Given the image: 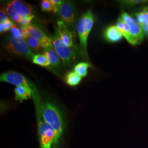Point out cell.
Wrapping results in <instances>:
<instances>
[{
    "label": "cell",
    "mask_w": 148,
    "mask_h": 148,
    "mask_svg": "<svg viewBox=\"0 0 148 148\" xmlns=\"http://www.w3.org/2000/svg\"><path fill=\"white\" fill-rule=\"evenodd\" d=\"M41 112L45 121L53 128L55 133L53 148H59L64 131V122L63 116L58 107L48 99H42L40 101Z\"/></svg>",
    "instance_id": "6da1fadb"
},
{
    "label": "cell",
    "mask_w": 148,
    "mask_h": 148,
    "mask_svg": "<svg viewBox=\"0 0 148 148\" xmlns=\"http://www.w3.org/2000/svg\"><path fill=\"white\" fill-rule=\"evenodd\" d=\"M32 97L34 100L36 110L40 148H53L55 133L53 128L45 121L43 119L40 105L41 97L35 87L32 89Z\"/></svg>",
    "instance_id": "7a4b0ae2"
},
{
    "label": "cell",
    "mask_w": 148,
    "mask_h": 148,
    "mask_svg": "<svg viewBox=\"0 0 148 148\" xmlns=\"http://www.w3.org/2000/svg\"><path fill=\"white\" fill-rule=\"evenodd\" d=\"M128 42L136 46L142 41L144 32L137 19L125 12H123L116 25Z\"/></svg>",
    "instance_id": "3957f363"
},
{
    "label": "cell",
    "mask_w": 148,
    "mask_h": 148,
    "mask_svg": "<svg viewBox=\"0 0 148 148\" xmlns=\"http://www.w3.org/2000/svg\"><path fill=\"white\" fill-rule=\"evenodd\" d=\"M94 16L88 11L84 13L78 21L76 29L79 38L81 51L84 58L87 59V39L94 24Z\"/></svg>",
    "instance_id": "277c9868"
},
{
    "label": "cell",
    "mask_w": 148,
    "mask_h": 148,
    "mask_svg": "<svg viewBox=\"0 0 148 148\" xmlns=\"http://www.w3.org/2000/svg\"><path fill=\"white\" fill-rule=\"evenodd\" d=\"M51 39L55 51L65 64L70 65L73 63L76 58L75 52L73 47H70L64 44L57 28H56V32L51 36Z\"/></svg>",
    "instance_id": "5b68a950"
},
{
    "label": "cell",
    "mask_w": 148,
    "mask_h": 148,
    "mask_svg": "<svg viewBox=\"0 0 148 148\" xmlns=\"http://www.w3.org/2000/svg\"><path fill=\"white\" fill-rule=\"evenodd\" d=\"M6 48L10 53L24 56L32 59L35 55L29 48L24 39L21 37L16 38L12 35L8 38V42Z\"/></svg>",
    "instance_id": "8992f818"
},
{
    "label": "cell",
    "mask_w": 148,
    "mask_h": 148,
    "mask_svg": "<svg viewBox=\"0 0 148 148\" xmlns=\"http://www.w3.org/2000/svg\"><path fill=\"white\" fill-rule=\"evenodd\" d=\"M1 81L5 82L16 87L20 86H24L30 87L32 88L34 85L28 81L27 79L22 74H19L15 71H8L4 74H1L0 76Z\"/></svg>",
    "instance_id": "52a82bcc"
},
{
    "label": "cell",
    "mask_w": 148,
    "mask_h": 148,
    "mask_svg": "<svg viewBox=\"0 0 148 148\" xmlns=\"http://www.w3.org/2000/svg\"><path fill=\"white\" fill-rule=\"evenodd\" d=\"M59 14L62 21L66 24L71 25L75 21L74 6L69 2H64L59 10Z\"/></svg>",
    "instance_id": "ba28073f"
},
{
    "label": "cell",
    "mask_w": 148,
    "mask_h": 148,
    "mask_svg": "<svg viewBox=\"0 0 148 148\" xmlns=\"http://www.w3.org/2000/svg\"><path fill=\"white\" fill-rule=\"evenodd\" d=\"M58 30L64 44L70 47H73L74 44V32L70 31L66 24L63 21H57Z\"/></svg>",
    "instance_id": "9c48e42d"
},
{
    "label": "cell",
    "mask_w": 148,
    "mask_h": 148,
    "mask_svg": "<svg viewBox=\"0 0 148 148\" xmlns=\"http://www.w3.org/2000/svg\"><path fill=\"white\" fill-rule=\"evenodd\" d=\"M12 3L16 12L21 16V18L33 14L32 6L26 2L19 0H14L12 2Z\"/></svg>",
    "instance_id": "30bf717a"
},
{
    "label": "cell",
    "mask_w": 148,
    "mask_h": 148,
    "mask_svg": "<svg viewBox=\"0 0 148 148\" xmlns=\"http://www.w3.org/2000/svg\"><path fill=\"white\" fill-rule=\"evenodd\" d=\"M15 99L20 102L30 99L32 96V90L30 87L20 86L14 89Z\"/></svg>",
    "instance_id": "8fae6325"
},
{
    "label": "cell",
    "mask_w": 148,
    "mask_h": 148,
    "mask_svg": "<svg viewBox=\"0 0 148 148\" xmlns=\"http://www.w3.org/2000/svg\"><path fill=\"white\" fill-rule=\"evenodd\" d=\"M104 37L109 42H117L120 41L123 36L116 25H111L106 29Z\"/></svg>",
    "instance_id": "7c38bea8"
},
{
    "label": "cell",
    "mask_w": 148,
    "mask_h": 148,
    "mask_svg": "<svg viewBox=\"0 0 148 148\" xmlns=\"http://www.w3.org/2000/svg\"><path fill=\"white\" fill-rule=\"evenodd\" d=\"M135 16L144 33L148 36V7L143 8L142 10L137 12Z\"/></svg>",
    "instance_id": "4fadbf2b"
},
{
    "label": "cell",
    "mask_w": 148,
    "mask_h": 148,
    "mask_svg": "<svg viewBox=\"0 0 148 148\" xmlns=\"http://www.w3.org/2000/svg\"><path fill=\"white\" fill-rule=\"evenodd\" d=\"M29 36L35 38L40 42L48 36L37 25L31 24L29 26L24 27Z\"/></svg>",
    "instance_id": "5bb4252c"
},
{
    "label": "cell",
    "mask_w": 148,
    "mask_h": 148,
    "mask_svg": "<svg viewBox=\"0 0 148 148\" xmlns=\"http://www.w3.org/2000/svg\"><path fill=\"white\" fill-rule=\"evenodd\" d=\"M44 53L48 59L50 65L54 68L59 67L60 63L59 59L60 57L53 47L45 49Z\"/></svg>",
    "instance_id": "9a60e30c"
},
{
    "label": "cell",
    "mask_w": 148,
    "mask_h": 148,
    "mask_svg": "<svg viewBox=\"0 0 148 148\" xmlns=\"http://www.w3.org/2000/svg\"><path fill=\"white\" fill-rule=\"evenodd\" d=\"M25 40L27 46L35 52L41 53L45 52V49L43 48L41 43L35 38L29 36Z\"/></svg>",
    "instance_id": "2e32d148"
},
{
    "label": "cell",
    "mask_w": 148,
    "mask_h": 148,
    "mask_svg": "<svg viewBox=\"0 0 148 148\" xmlns=\"http://www.w3.org/2000/svg\"><path fill=\"white\" fill-rule=\"evenodd\" d=\"M81 77L75 71L70 72L66 77V82L68 85L71 86H75L79 85L81 81Z\"/></svg>",
    "instance_id": "e0dca14e"
},
{
    "label": "cell",
    "mask_w": 148,
    "mask_h": 148,
    "mask_svg": "<svg viewBox=\"0 0 148 148\" xmlns=\"http://www.w3.org/2000/svg\"><path fill=\"white\" fill-rule=\"evenodd\" d=\"M5 10L8 14L10 16L11 18L13 21H16V23L20 24L21 21V16H20L16 11L14 8V6L12 3H9L5 8Z\"/></svg>",
    "instance_id": "ac0fdd59"
},
{
    "label": "cell",
    "mask_w": 148,
    "mask_h": 148,
    "mask_svg": "<svg viewBox=\"0 0 148 148\" xmlns=\"http://www.w3.org/2000/svg\"><path fill=\"white\" fill-rule=\"evenodd\" d=\"M91 66V65L89 63H79L75 66L74 71L80 77H84L87 75V69Z\"/></svg>",
    "instance_id": "d6986e66"
},
{
    "label": "cell",
    "mask_w": 148,
    "mask_h": 148,
    "mask_svg": "<svg viewBox=\"0 0 148 148\" xmlns=\"http://www.w3.org/2000/svg\"><path fill=\"white\" fill-rule=\"evenodd\" d=\"M41 10L43 12H52L57 13L59 11V8L54 5L51 0H43L41 2Z\"/></svg>",
    "instance_id": "ffe728a7"
},
{
    "label": "cell",
    "mask_w": 148,
    "mask_h": 148,
    "mask_svg": "<svg viewBox=\"0 0 148 148\" xmlns=\"http://www.w3.org/2000/svg\"><path fill=\"white\" fill-rule=\"evenodd\" d=\"M33 63L41 66H48L50 65L49 62L45 54H36L32 58Z\"/></svg>",
    "instance_id": "44dd1931"
},
{
    "label": "cell",
    "mask_w": 148,
    "mask_h": 148,
    "mask_svg": "<svg viewBox=\"0 0 148 148\" xmlns=\"http://www.w3.org/2000/svg\"><path fill=\"white\" fill-rule=\"evenodd\" d=\"M35 15L32 14V16H27L24 18H22L21 21L20 23V24L22 27H27L30 25V23L32 20L35 18Z\"/></svg>",
    "instance_id": "7402d4cb"
},
{
    "label": "cell",
    "mask_w": 148,
    "mask_h": 148,
    "mask_svg": "<svg viewBox=\"0 0 148 148\" xmlns=\"http://www.w3.org/2000/svg\"><path fill=\"white\" fill-rule=\"evenodd\" d=\"M3 25V30H4V32H7L9 30L11 29L13 25V22L11 21L10 19H8L7 21H5L3 23H2Z\"/></svg>",
    "instance_id": "603a6c76"
},
{
    "label": "cell",
    "mask_w": 148,
    "mask_h": 148,
    "mask_svg": "<svg viewBox=\"0 0 148 148\" xmlns=\"http://www.w3.org/2000/svg\"><path fill=\"white\" fill-rule=\"evenodd\" d=\"M11 32L12 33V35L16 38L21 37V35H20V32H19V28H18L16 27V25L13 24V26L11 28Z\"/></svg>",
    "instance_id": "cb8c5ba5"
},
{
    "label": "cell",
    "mask_w": 148,
    "mask_h": 148,
    "mask_svg": "<svg viewBox=\"0 0 148 148\" xmlns=\"http://www.w3.org/2000/svg\"><path fill=\"white\" fill-rule=\"evenodd\" d=\"M8 19V17L5 11L1 10L0 11V21L1 23H3Z\"/></svg>",
    "instance_id": "d4e9b609"
},
{
    "label": "cell",
    "mask_w": 148,
    "mask_h": 148,
    "mask_svg": "<svg viewBox=\"0 0 148 148\" xmlns=\"http://www.w3.org/2000/svg\"><path fill=\"white\" fill-rule=\"evenodd\" d=\"M147 1H122V3L126 4L128 5H134L137 4H139V3H143Z\"/></svg>",
    "instance_id": "484cf974"
},
{
    "label": "cell",
    "mask_w": 148,
    "mask_h": 148,
    "mask_svg": "<svg viewBox=\"0 0 148 148\" xmlns=\"http://www.w3.org/2000/svg\"><path fill=\"white\" fill-rule=\"evenodd\" d=\"M19 32H20V35L21 38L25 40L29 36L27 34V30L24 27H19Z\"/></svg>",
    "instance_id": "4316f807"
},
{
    "label": "cell",
    "mask_w": 148,
    "mask_h": 148,
    "mask_svg": "<svg viewBox=\"0 0 148 148\" xmlns=\"http://www.w3.org/2000/svg\"><path fill=\"white\" fill-rule=\"evenodd\" d=\"M51 1L54 5L58 7L59 8H60V7L63 3L64 2V1H61V0H51Z\"/></svg>",
    "instance_id": "83f0119b"
},
{
    "label": "cell",
    "mask_w": 148,
    "mask_h": 148,
    "mask_svg": "<svg viewBox=\"0 0 148 148\" xmlns=\"http://www.w3.org/2000/svg\"><path fill=\"white\" fill-rule=\"evenodd\" d=\"M0 32L1 33H3L4 32V30H3V25L2 23L0 24Z\"/></svg>",
    "instance_id": "f1b7e54d"
}]
</instances>
